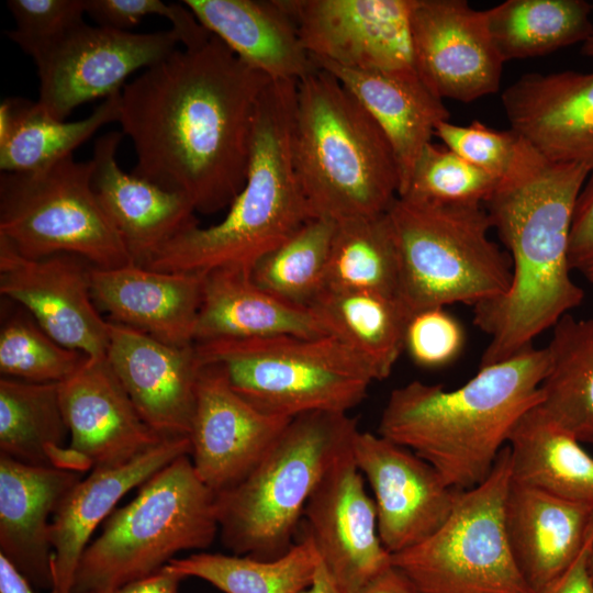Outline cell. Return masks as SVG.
I'll use <instances>...</instances> for the list:
<instances>
[{
	"label": "cell",
	"mask_w": 593,
	"mask_h": 593,
	"mask_svg": "<svg viewBox=\"0 0 593 593\" xmlns=\"http://www.w3.org/2000/svg\"><path fill=\"white\" fill-rule=\"evenodd\" d=\"M92 160L74 156L35 171L1 172L0 237L21 255H77L112 269L132 264L91 186Z\"/></svg>",
	"instance_id": "10"
},
{
	"label": "cell",
	"mask_w": 593,
	"mask_h": 593,
	"mask_svg": "<svg viewBox=\"0 0 593 593\" xmlns=\"http://www.w3.org/2000/svg\"><path fill=\"white\" fill-rule=\"evenodd\" d=\"M355 593H423L392 563Z\"/></svg>",
	"instance_id": "48"
},
{
	"label": "cell",
	"mask_w": 593,
	"mask_h": 593,
	"mask_svg": "<svg viewBox=\"0 0 593 593\" xmlns=\"http://www.w3.org/2000/svg\"><path fill=\"white\" fill-rule=\"evenodd\" d=\"M435 135L462 159L500 179L513 164L521 141L511 128L499 131L479 121L468 125L443 121Z\"/></svg>",
	"instance_id": "43"
},
{
	"label": "cell",
	"mask_w": 593,
	"mask_h": 593,
	"mask_svg": "<svg viewBox=\"0 0 593 593\" xmlns=\"http://www.w3.org/2000/svg\"><path fill=\"white\" fill-rule=\"evenodd\" d=\"M580 443L534 406L507 440L512 482L593 505V457Z\"/></svg>",
	"instance_id": "30"
},
{
	"label": "cell",
	"mask_w": 593,
	"mask_h": 593,
	"mask_svg": "<svg viewBox=\"0 0 593 593\" xmlns=\"http://www.w3.org/2000/svg\"><path fill=\"white\" fill-rule=\"evenodd\" d=\"M121 92L104 99L85 119L68 122L22 98L0 104L1 172L35 171L72 156L102 126L119 122Z\"/></svg>",
	"instance_id": "31"
},
{
	"label": "cell",
	"mask_w": 593,
	"mask_h": 593,
	"mask_svg": "<svg viewBox=\"0 0 593 593\" xmlns=\"http://www.w3.org/2000/svg\"><path fill=\"white\" fill-rule=\"evenodd\" d=\"M203 279L200 273L160 271L134 262L90 269L92 299L111 321L175 346L194 344Z\"/></svg>",
	"instance_id": "23"
},
{
	"label": "cell",
	"mask_w": 593,
	"mask_h": 593,
	"mask_svg": "<svg viewBox=\"0 0 593 593\" xmlns=\"http://www.w3.org/2000/svg\"><path fill=\"white\" fill-rule=\"evenodd\" d=\"M302 593H346L320 560L313 582Z\"/></svg>",
	"instance_id": "50"
},
{
	"label": "cell",
	"mask_w": 593,
	"mask_h": 593,
	"mask_svg": "<svg viewBox=\"0 0 593 593\" xmlns=\"http://www.w3.org/2000/svg\"><path fill=\"white\" fill-rule=\"evenodd\" d=\"M399 249L388 211L335 222L326 288L398 298Z\"/></svg>",
	"instance_id": "36"
},
{
	"label": "cell",
	"mask_w": 593,
	"mask_h": 593,
	"mask_svg": "<svg viewBox=\"0 0 593 593\" xmlns=\"http://www.w3.org/2000/svg\"><path fill=\"white\" fill-rule=\"evenodd\" d=\"M58 387L68 447L91 469L123 465L166 439L142 418L107 358H87Z\"/></svg>",
	"instance_id": "21"
},
{
	"label": "cell",
	"mask_w": 593,
	"mask_h": 593,
	"mask_svg": "<svg viewBox=\"0 0 593 593\" xmlns=\"http://www.w3.org/2000/svg\"><path fill=\"white\" fill-rule=\"evenodd\" d=\"M328 332L388 378L404 349L407 312L396 296L371 291L325 289L312 303Z\"/></svg>",
	"instance_id": "32"
},
{
	"label": "cell",
	"mask_w": 593,
	"mask_h": 593,
	"mask_svg": "<svg viewBox=\"0 0 593 593\" xmlns=\"http://www.w3.org/2000/svg\"><path fill=\"white\" fill-rule=\"evenodd\" d=\"M122 136L121 132L110 131L96 139L91 186L133 262L142 266L166 243L199 224L183 194L120 167L116 153Z\"/></svg>",
	"instance_id": "22"
},
{
	"label": "cell",
	"mask_w": 593,
	"mask_h": 593,
	"mask_svg": "<svg viewBox=\"0 0 593 593\" xmlns=\"http://www.w3.org/2000/svg\"><path fill=\"white\" fill-rule=\"evenodd\" d=\"M501 100L510 128L540 155L593 170V71L527 72Z\"/></svg>",
	"instance_id": "20"
},
{
	"label": "cell",
	"mask_w": 593,
	"mask_h": 593,
	"mask_svg": "<svg viewBox=\"0 0 593 593\" xmlns=\"http://www.w3.org/2000/svg\"><path fill=\"white\" fill-rule=\"evenodd\" d=\"M281 335L331 334L314 309L273 295L246 269L223 268L204 275L194 343Z\"/></svg>",
	"instance_id": "28"
},
{
	"label": "cell",
	"mask_w": 593,
	"mask_h": 593,
	"mask_svg": "<svg viewBox=\"0 0 593 593\" xmlns=\"http://www.w3.org/2000/svg\"><path fill=\"white\" fill-rule=\"evenodd\" d=\"M511 482L506 445L483 482L459 491L446 522L421 544L392 555V564L423 593H533L505 528Z\"/></svg>",
	"instance_id": "11"
},
{
	"label": "cell",
	"mask_w": 593,
	"mask_h": 593,
	"mask_svg": "<svg viewBox=\"0 0 593 593\" xmlns=\"http://www.w3.org/2000/svg\"><path fill=\"white\" fill-rule=\"evenodd\" d=\"M592 11V2L585 0H506L485 10V15L505 63L582 44L591 31Z\"/></svg>",
	"instance_id": "34"
},
{
	"label": "cell",
	"mask_w": 593,
	"mask_h": 593,
	"mask_svg": "<svg viewBox=\"0 0 593 593\" xmlns=\"http://www.w3.org/2000/svg\"><path fill=\"white\" fill-rule=\"evenodd\" d=\"M539 406L580 441L593 443V318L570 313L552 327Z\"/></svg>",
	"instance_id": "33"
},
{
	"label": "cell",
	"mask_w": 593,
	"mask_h": 593,
	"mask_svg": "<svg viewBox=\"0 0 593 593\" xmlns=\"http://www.w3.org/2000/svg\"><path fill=\"white\" fill-rule=\"evenodd\" d=\"M320 560L312 539L304 535L271 560L197 552L174 558L166 566L183 578L202 579L224 593H302L313 582Z\"/></svg>",
	"instance_id": "35"
},
{
	"label": "cell",
	"mask_w": 593,
	"mask_h": 593,
	"mask_svg": "<svg viewBox=\"0 0 593 593\" xmlns=\"http://www.w3.org/2000/svg\"><path fill=\"white\" fill-rule=\"evenodd\" d=\"M190 454L189 437L166 438L123 465L91 469L77 482L60 502L51 523V593H71L80 558L91 536L113 513L119 501L175 459Z\"/></svg>",
	"instance_id": "24"
},
{
	"label": "cell",
	"mask_w": 593,
	"mask_h": 593,
	"mask_svg": "<svg viewBox=\"0 0 593 593\" xmlns=\"http://www.w3.org/2000/svg\"><path fill=\"white\" fill-rule=\"evenodd\" d=\"M365 482L350 450L325 473L302 514L305 536L346 593L357 592L392 563Z\"/></svg>",
	"instance_id": "17"
},
{
	"label": "cell",
	"mask_w": 593,
	"mask_h": 593,
	"mask_svg": "<svg viewBox=\"0 0 593 593\" xmlns=\"http://www.w3.org/2000/svg\"><path fill=\"white\" fill-rule=\"evenodd\" d=\"M105 358L155 433L163 438L190 436L202 367L194 344L169 345L109 321Z\"/></svg>",
	"instance_id": "19"
},
{
	"label": "cell",
	"mask_w": 593,
	"mask_h": 593,
	"mask_svg": "<svg viewBox=\"0 0 593 593\" xmlns=\"http://www.w3.org/2000/svg\"><path fill=\"white\" fill-rule=\"evenodd\" d=\"M80 473L0 455V553L35 588L53 589L49 518Z\"/></svg>",
	"instance_id": "25"
},
{
	"label": "cell",
	"mask_w": 593,
	"mask_h": 593,
	"mask_svg": "<svg viewBox=\"0 0 593 593\" xmlns=\"http://www.w3.org/2000/svg\"><path fill=\"white\" fill-rule=\"evenodd\" d=\"M358 429L348 413L293 417L259 462L216 494L223 545L234 555L260 560L286 553L312 492L351 450Z\"/></svg>",
	"instance_id": "6"
},
{
	"label": "cell",
	"mask_w": 593,
	"mask_h": 593,
	"mask_svg": "<svg viewBox=\"0 0 593 593\" xmlns=\"http://www.w3.org/2000/svg\"><path fill=\"white\" fill-rule=\"evenodd\" d=\"M412 43L417 75L441 100L469 103L500 89L504 60L485 10L466 0H414Z\"/></svg>",
	"instance_id": "16"
},
{
	"label": "cell",
	"mask_w": 593,
	"mask_h": 593,
	"mask_svg": "<svg viewBox=\"0 0 593 593\" xmlns=\"http://www.w3.org/2000/svg\"><path fill=\"white\" fill-rule=\"evenodd\" d=\"M86 14L98 26L128 31L148 15L163 16L170 21L184 48L205 42L211 33L181 3H165L160 0H85Z\"/></svg>",
	"instance_id": "42"
},
{
	"label": "cell",
	"mask_w": 593,
	"mask_h": 593,
	"mask_svg": "<svg viewBox=\"0 0 593 593\" xmlns=\"http://www.w3.org/2000/svg\"><path fill=\"white\" fill-rule=\"evenodd\" d=\"M592 7H593V2H592ZM581 53L585 57L593 59V11H592L591 31L586 40L581 44Z\"/></svg>",
	"instance_id": "51"
},
{
	"label": "cell",
	"mask_w": 593,
	"mask_h": 593,
	"mask_svg": "<svg viewBox=\"0 0 593 593\" xmlns=\"http://www.w3.org/2000/svg\"><path fill=\"white\" fill-rule=\"evenodd\" d=\"M569 259L572 271L593 283V170L578 195L570 232Z\"/></svg>",
	"instance_id": "45"
},
{
	"label": "cell",
	"mask_w": 593,
	"mask_h": 593,
	"mask_svg": "<svg viewBox=\"0 0 593 593\" xmlns=\"http://www.w3.org/2000/svg\"><path fill=\"white\" fill-rule=\"evenodd\" d=\"M548 366L546 347L532 345L452 390L411 381L390 393L378 434L426 460L450 488L469 490L489 477L518 419L541 403Z\"/></svg>",
	"instance_id": "3"
},
{
	"label": "cell",
	"mask_w": 593,
	"mask_h": 593,
	"mask_svg": "<svg viewBox=\"0 0 593 593\" xmlns=\"http://www.w3.org/2000/svg\"><path fill=\"white\" fill-rule=\"evenodd\" d=\"M178 572L167 566L144 578L132 581L113 593H177L181 580Z\"/></svg>",
	"instance_id": "47"
},
{
	"label": "cell",
	"mask_w": 593,
	"mask_h": 593,
	"mask_svg": "<svg viewBox=\"0 0 593 593\" xmlns=\"http://www.w3.org/2000/svg\"><path fill=\"white\" fill-rule=\"evenodd\" d=\"M220 526L216 494L181 456L143 483L85 549L71 593H113L164 568L184 550L211 546Z\"/></svg>",
	"instance_id": "7"
},
{
	"label": "cell",
	"mask_w": 593,
	"mask_h": 593,
	"mask_svg": "<svg viewBox=\"0 0 593 593\" xmlns=\"http://www.w3.org/2000/svg\"><path fill=\"white\" fill-rule=\"evenodd\" d=\"M270 81L214 35L145 69L121 91L119 123L136 156L131 172L183 194L195 212L228 208L246 181Z\"/></svg>",
	"instance_id": "1"
},
{
	"label": "cell",
	"mask_w": 593,
	"mask_h": 593,
	"mask_svg": "<svg viewBox=\"0 0 593 593\" xmlns=\"http://www.w3.org/2000/svg\"><path fill=\"white\" fill-rule=\"evenodd\" d=\"M465 332L445 307H430L412 314L404 335V349L424 368H439L461 353Z\"/></svg>",
	"instance_id": "44"
},
{
	"label": "cell",
	"mask_w": 593,
	"mask_h": 593,
	"mask_svg": "<svg viewBox=\"0 0 593 593\" xmlns=\"http://www.w3.org/2000/svg\"><path fill=\"white\" fill-rule=\"evenodd\" d=\"M592 540L563 572L536 593H593V581L588 569V551Z\"/></svg>",
	"instance_id": "46"
},
{
	"label": "cell",
	"mask_w": 593,
	"mask_h": 593,
	"mask_svg": "<svg viewBox=\"0 0 593 593\" xmlns=\"http://www.w3.org/2000/svg\"><path fill=\"white\" fill-rule=\"evenodd\" d=\"M499 181L446 146L429 143L399 197L441 204H484Z\"/></svg>",
	"instance_id": "40"
},
{
	"label": "cell",
	"mask_w": 593,
	"mask_h": 593,
	"mask_svg": "<svg viewBox=\"0 0 593 593\" xmlns=\"http://www.w3.org/2000/svg\"><path fill=\"white\" fill-rule=\"evenodd\" d=\"M201 365L219 366L231 387L260 412L293 418L348 413L376 381L370 366L332 335H281L194 343Z\"/></svg>",
	"instance_id": "9"
},
{
	"label": "cell",
	"mask_w": 593,
	"mask_h": 593,
	"mask_svg": "<svg viewBox=\"0 0 593 593\" xmlns=\"http://www.w3.org/2000/svg\"><path fill=\"white\" fill-rule=\"evenodd\" d=\"M296 82L271 80L256 111L245 184L223 220L195 225L155 251L142 267L205 275L248 271L311 217L293 161Z\"/></svg>",
	"instance_id": "4"
},
{
	"label": "cell",
	"mask_w": 593,
	"mask_h": 593,
	"mask_svg": "<svg viewBox=\"0 0 593 593\" xmlns=\"http://www.w3.org/2000/svg\"><path fill=\"white\" fill-rule=\"evenodd\" d=\"M590 172L547 159L521 137L513 164L484 203L511 259L512 279L503 296L473 307L474 324L490 338L480 367L532 346L582 303L569 246L575 202Z\"/></svg>",
	"instance_id": "2"
},
{
	"label": "cell",
	"mask_w": 593,
	"mask_h": 593,
	"mask_svg": "<svg viewBox=\"0 0 593 593\" xmlns=\"http://www.w3.org/2000/svg\"><path fill=\"white\" fill-rule=\"evenodd\" d=\"M395 235L398 299L412 314L503 296L511 283L506 250L493 242L484 204H441L398 197L388 210Z\"/></svg>",
	"instance_id": "8"
},
{
	"label": "cell",
	"mask_w": 593,
	"mask_h": 593,
	"mask_svg": "<svg viewBox=\"0 0 593 593\" xmlns=\"http://www.w3.org/2000/svg\"><path fill=\"white\" fill-rule=\"evenodd\" d=\"M312 60L342 82L384 134L398 165L399 197L421 153L432 143L436 126L450 118L444 100L427 88L416 71H361Z\"/></svg>",
	"instance_id": "27"
},
{
	"label": "cell",
	"mask_w": 593,
	"mask_h": 593,
	"mask_svg": "<svg viewBox=\"0 0 593 593\" xmlns=\"http://www.w3.org/2000/svg\"><path fill=\"white\" fill-rule=\"evenodd\" d=\"M197 20L270 80L298 82L316 66L280 0H184Z\"/></svg>",
	"instance_id": "29"
},
{
	"label": "cell",
	"mask_w": 593,
	"mask_h": 593,
	"mask_svg": "<svg viewBox=\"0 0 593 593\" xmlns=\"http://www.w3.org/2000/svg\"><path fill=\"white\" fill-rule=\"evenodd\" d=\"M178 43L172 29L135 33L83 22L33 57L37 102L53 118L66 120L77 107L121 92L130 75L161 61Z\"/></svg>",
	"instance_id": "12"
},
{
	"label": "cell",
	"mask_w": 593,
	"mask_h": 593,
	"mask_svg": "<svg viewBox=\"0 0 593 593\" xmlns=\"http://www.w3.org/2000/svg\"><path fill=\"white\" fill-rule=\"evenodd\" d=\"M354 461L373 493L381 542L392 556L432 536L448 518L459 491L411 449L357 430Z\"/></svg>",
	"instance_id": "14"
},
{
	"label": "cell",
	"mask_w": 593,
	"mask_h": 593,
	"mask_svg": "<svg viewBox=\"0 0 593 593\" xmlns=\"http://www.w3.org/2000/svg\"><path fill=\"white\" fill-rule=\"evenodd\" d=\"M293 161L311 217L384 213L398 198L393 152L370 114L328 71L296 82Z\"/></svg>",
	"instance_id": "5"
},
{
	"label": "cell",
	"mask_w": 593,
	"mask_h": 593,
	"mask_svg": "<svg viewBox=\"0 0 593 593\" xmlns=\"http://www.w3.org/2000/svg\"><path fill=\"white\" fill-rule=\"evenodd\" d=\"M588 569L593 581V540L591 541L588 551Z\"/></svg>",
	"instance_id": "52"
},
{
	"label": "cell",
	"mask_w": 593,
	"mask_h": 593,
	"mask_svg": "<svg viewBox=\"0 0 593 593\" xmlns=\"http://www.w3.org/2000/svg\"><path fill=\"white\" fill-rule=\"evenodd\" d=\"M69 435L58 383L1 377L0 455L19 462L53 467L52 454Z\"/></svg>",
	"instance_id": "37"
},
{
	"label": "cell",
	"mask_w": 593,
	"mask_h": 593,
	"mask_svg": "<svg viewBox=\"0 0 593 593\" xmlns=\"http://www.w3.org/2000/svg\"><path fill=\"white\" fill-rule=\"evenodd\" d=\"M15 29L7 36L32 58L83 23L85 0H9Z\"/></svg>",
	"instance_id": "41"
},
{
	"label": "cell",
	"mask_w": 593,
	"mask_h": 593,
	"mask_svg": "<svg viewBox=\"0 0 593 593\" xmlns=\"http://www.w3.org/2000/svg\"><path fill=\"white\" fill-rule=\"evenodd\" d=\"M0 593H35L26 578L1 553Z\"/></svg>",
	"instance_id": "49"
},
{
	"label": "cell",
	"mask_w": 593,
	"mask_h": 593,
	"mask_svg": "<svg viewBox=\"0 0 593 593\" xmlns=\"http://www.w3.org/2000/svg\"><path fill=\"white\" fill-rule=\"evenodd\" d=\"M0 328L2 377L38 383H60L87 360L81 351L51 337L22 306L10 311Z\"/></svg>",
	"instance_id": "39"
},
{
	"label": "cell",
	"mask_w": 593,
	"mask_h": 593,
	"mask_svg": "<svg viewBox=\"0 0 593 593\" xmlns=\"http://www.w3.org/2000/svg\"><path fill=\"white\" fill-rule=\"evenodd\" d=\"M312 59L361 71H416L414 0H280Z\"/></svg>",
	"instance_id": "13"
},
{
	"label": "cell",
	"mask_w": 593,
	"mask_h": 593,
	"mask_svg": "<svg viewBox=\"0 0 593 593\" xmlns=\"http://www.w3.org/2000/svg\"><path fill=\"white\" fill-rule=\"evenodd\" d=\"M505 528L533 593L563 572L593 538V505L511 482Z\"/></svg>",
	"instance_id": "26"
},
{
	"label": "cell",
	"mask_w": 593,
	"mask_h": 593,
	"mask_svg": "<svg viewBox=\"0 0 593 593\" xmlns=\"http://www.w3.org/2000/svg\"><path fill=\"white\" fill-rule=\"evenodd\" d=\"M334 228L332 220L310 219L255 264L251 279L282 300L311 306L326 288Z\"/></svg>",
	"instance_id": "38"
},
{
	"label": "cell",
	"mask_w": 593,
	"mask_h": 593,
	"mask_svg": "<svg viewBox=\"0 0 593 593\" xmlns=\"http://www.w3.org/2000/svg\"><path fill=\"white\" fill-rule=\"evenodd\" d=\"M92 265L72 254L21 255L0 237V293L27 311L59 344L88 358H105L109 321L94 305Z\"/></svg>",
	"instance_id": "15"
},
{
	"label": "cell",
	"mask_w": 593,
	"mask_h": 593,
	"mask_svg": "<svg viewBox=\"0 0 593 593\" xmlns=\"http://www.w3.org/2000/svg\"><path fill=\"white\" fill-rule=\"evenodd\" d=\"M291 419L260 412L231 387L219 366L202 365L189 436L197 474L215 494L233 486Z\"/></svg>",
	"instance_id": "18"
}]
</instances>
